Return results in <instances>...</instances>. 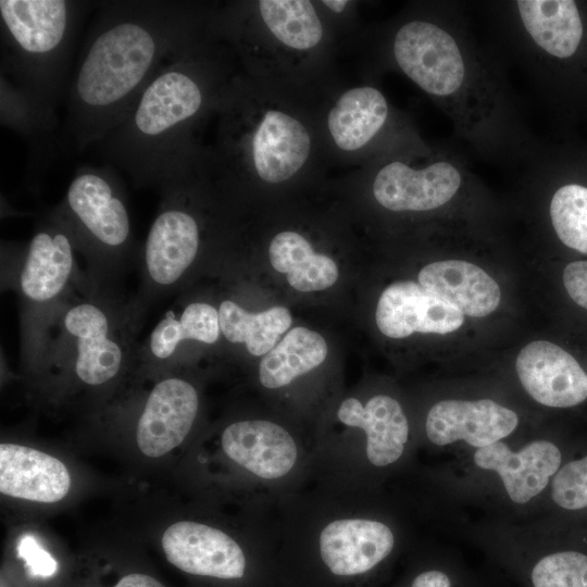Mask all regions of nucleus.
<instances>
[{
	"instance_id": "obj_19",
	"label": "nucleus",
	"mask_w": 587,
	"mask_h": 587,
	"mask_svg": "<svg viewBox=\"0 0 587 587\" xmlns=\"http://www.w3.org/2000/svg\"><path fill=\"white\" fill-rule=\"evenodd\" d=\"M71 487L67 467L57 458L26 446L0 445L2 495L42 503L62 500Z\"/></svg>"
},
{
	"instance_id": "obj_21",
	"label": "nucleus",
	"mask_w": 587,
	"mask_h": 587,
	"mask_svg": "<svg viewBox=\"0 0 587 587\" xmlns=\"http://www.w3.org/2000/svg\"><path fill=\"white\" fill-rule=\"evenodd\" d=\"M337 416L347 426L366 434V455L376 466L389 465L402 455L409 424L400 403L385 395L372 397L365 405L355 398L340 404Z\"/></svg>"
},
{
	"instance_id": "obj_29",
	"label": "nucleus",
	"mask_w": 587,
	"mask_h": 587,
	"mask_svg": "<svg viewBox=\"0 0 587 587\" xmlns=\"http://www.w3.org/2000/svg\"><path fill=\"white\" fill-rule=\"evenodd\" d=\"M532 587H587V554L564 550L538 559L528 572Z\"/></svg>"
},
{
	"instance_id": "obj_34",
	"label": "nucleus",
	"mask_w": 587,
	"mask_h": 587,
	"mask_svg": "<svg viewBox=\"0 0 587 587\" xmlns=\"http://www.w3.org/2000/svg\"><path fill=\"white\" fill-rule=\"evenodd\" d=\"M114 587H164L159 580L147 574L132 573L122 577Z\"/></svg>"
},
{
	"instance_id": "obj_3",
	"label": "nucleus",
	"mask_w": 587,
	"mask_h": 587,
	"mask_svg": "<svg viewBox=\"0 0 587 587\" xmlns=\"http://www.w3.org/2000/svg\"><path fill=\"white\" fill-rule=\"evenodd\" d=\"M199 65L190 45L151 78L124 120L93 145L134 186L160 190L197 170L190 133L208 101Z\"/></svg>"
},
{
	"instance_id": "obj_30",
	"label": "nucleus",
	"mask_w": 587,
	"mask_h": 587,
	"mask_svg": "<svg viewBox=\"0 0 587 587\" xmlns=\"http://www.w3.org/2000/svg\"><path fill=\"white\" fill-rule=\"evenodd\" d=\"M553 501L566 510L587 507V455L558 470L552 479Z\"/></svg>"
},
{
	"instance_id": "obj_16",
	"label": "nucleus",
	"mask_w": 587,
	"mask_h": 587,
	"mask_svg": "<svg viewBox=\"0 0 587 587\" xmlns=\"http://www.w3.org/2000/svg\"><path fill=\"white\" fill-rule=\"evenodd\" d=\"M395 537L384 523L365 519L337 520L320 535V553L325 565L337 576L363 574L392 551Z\"/></svg>"
},
{
	"instance_id": "obj_25",
	"label": "nucleus",
	"mask_w": 587,
	"mask_h": 587,
	"mask_svg": "<svg viewBox=\"0 0 587 587\" xmlns=\"http://www.w3.org/2000/svg\"><path fill=\"white\" fill-rule=\"evenodd\" d=\"M327 355V344L316 332L298 326L267 352L259 366L266 388H279L319 366Z\"/></svg>"
},
{
	"instance_id": "obj_20",
	"label": "nucleus",
	"mask_w": 587,
	"mask_h": 587,
	"mask_svg": "<svg viewBox=\"0 0 587 587\" xmlns=\"http://www.w3.org/2000/svg\"><path fill=\"white\" fill-rule=\"evenodd\" d=\"M419 283L463 315L483 317L494 312L501 299L497 282L482 267L464 260H442L424 266Z\"/></svg>"
},
{
	"instance_id": "obj_7",
	"label": "nucleus",
	"mask_w": 587,
	"mask_h": 587,
	"mask_svg": "<svg viewBox=\"0 0 587 587\" xmlns=\"http://www.w3.org/2000/svg\"><path fill=\"white\" fill-rule=\"evenodd\" d=\"M191 175L160 189L161 203L143 247V268L150 285L168 289L195 262L200 225L187 205Z\"/></svg>"
},
{
	"instance_id": "obj_6",
	"label": "nucleus",
	"mask_w": 587,
	"mask_h": 587,
	"mask_svg": "<svg viewBox=\"0 0 587 587\" xmlns=\"http://www.w3.org/2000/svg\"><path fill=\"white\" fill-rule=\"evenodd\" d=\"M471 170L455 154L441 153L413 166L402 160L383 165L372 191L383 208L392 212H429L451 204L472 180Z\"/></svg>"
},
{
	"instance_id": "obj_26",
	"label": "nucleus",
	"mask_w": 587,
	"mask_h": 587,
	"mask_svg": "<svg viewBox=\"0 0 587 587\" xmlns=\"http://www.w3.org/2000/svg\"><path fill=\"white\" fill-rule=\"evenodd\" d=\"M218 316L223 336L229 342L245 344L253 355L270 352L292 322L289 310L284 307L251 313L232 300L221 302Z\"/></svg>"
},
{
	"instance_id": "obj_13",
	"label": "nucleus",
	"mask_w": 587,
	"mask_h": 587,
	"mask_svg": "<svg viewBox=\"0 0 587 587\" xmlns=\"http://www.w3.org/2000/svg\"><path fill=\"white\" fill-rule=\"evenodd\" d=\"M196 388L186 379L167 377L150 391L136 427L139 450L160 458L179 446L189 434L198 412Z\"/></svg>"
},
{
	"instance_id": "obj_24",
	"label": "nucleus",
	"mask_w": 587,
	"mask_h": 587,
	"mask_svg": "<svg viewBox=\"0 0 587 587\" xmlns=\"http://www.w3.org/2000/svg\"><path fill=\"white\" fill-rule=\"evenodd\" d=\"M221 334L218 309L195 301L180 311H167L150 334L148 349L159 361L171 359L184 341L212 345Z\"/></svg>"
},
{
	"instance_id": "obj_14",
	"label": "nucleus",
	"mask_w": 587,
	"mask_h": 587,
	"mask_svg": "<svg viewBox=\"0 0 587 587\" xmlns=\"http://www.w3.org/2000/svg\"><path fill=\"white\" fill-rule=\"evenodd\" d=\"M516 413L490 399L442 400L426 419L428 439L437 446L464 440L477 449L500 441L517 426Z\"/></svg>"
},
{
	"instance_id": "obj_15",
	"label": "nucleus",
	"mask_w": 587,
	"mask_h": 587,
	"mask_svg": "<svg viewBox=\"0 0 587 587\" xmlns=\"http://www.w3.org/2000/svg\"><path fill=\"white\" fill-rule=\"evenodd\" d=\"M559 448L548 440H536L519 451L502 441L477 449L474 462L484 470L496 472L515 503H526L548 485L561 464Z\"/></svg>"
},
{
	"instance_id": "obj_23",
	"label": "nucleus",
	"mask_w": 587,
	"mask_h": 587,
	"mask_svg": "<svg viewBox=\"0 0 587 587\" xmlns=\"http://www.w3.org/2000/svg\"><path fill=\"white\" fill-rule=\"evenodd\" d=\"M268 257L273 268L286 274L288 284L298 291L324 290L338 279L334 260L315 253L310 242L296 232L278 233L271 241Z\"/></svg>"
},
{
	"instance_id": "obj_4",
	"label": "nucleus",
	"mask_w": 587,
	"mask_h": 587,
	"mask_svg": "<svg viewBox=\"0 0 587 587\" xmlns=\"http://www.w3.org/2000/svg\"><path fill=\"white\" fill-rule=\"evenodd\" d=\"M98 2L1 0V78L57 124L75 38Z\"/></svg>"
},
{
	"instance_id": "obj_10",
	"label": "nucleus",
	"mask_w": 587,
	"mask_h": 587,
	"mask_svg": "<svg viewBox=\"0 0 587 587\" xmlns=\"http://www.w3.org/2000/svg\"><path fill=\"white\" fill-rule=\"evenodd\" d=\"M161 542L167 561L186 573L222 579L243 576V551L221 529L179 521L167 527Z\"/></svg>"
},
{
	"instance_id": "obj_31",
	"label": "nucleus",
	"mask_w": 587,
	"mask_h": 587,
	"mask_svg": "<svg viewBox=\"0 0 587 587\" xmlns=\"http://www.w3.org/2000/svg\"><path fill=\"white\" fill-rule=\"evenodd\" d=\"M18 555L25 560L28 572L34 576L49 577L58 570L57 561L30 535L21 538Z\"/></svg>"
},
{
	"instance_id": "obj_22",
	"label": "nucleus",
	"mask_w": 587,
	"mask_h": 587,
	"mask_svg": "<svg viewBox=\"0 0 587 587\" xmlns=\"http://www.w3.org/2000/svg\"><path fill=\"white\" fill-rule=\"evenodd\" d=\"M385 96L370 86L344 92L327 116V127L336 146L354 151L370 142L388 120Z\"/></svg>"
},
{
	"instance_id": "obj_27",
	"label": "nucleus",
	"mask_w": 587,
	"mask_h": 587,
	"mask_svg": "<svg viewBox=\"0 0 587 587\" xmlns=\"http://www.w3.org/2000/svg\"><path fill=\"white\" fill-rule=\"evenodd\" d=\"M258 7L264 24L285 46L307 50L321 41L322 24L310 1L260 0Z\"/></svg>"
},
{
	"instance_id": "obj_8",
	"label": "nucleus",
	"mask_w": 587,
	"mask_h": 587,
	"mask_svg": "<svg viewBox=\"0 0 587 587\" xmlns=\"http://www.w3.org/2000/svg\"><path fill=\"white\" fill-rule=\"evenodd\" d=\"M62 324L72 344L74 372L80 382L100 386L117 376L127 351L104 305L93 300L77 302L67 309Z\"/></svg>"
},
{
	"instance_id": "obj_17",
	"label": "nucleus",
	"mask_w": 587,
	"mask_h": 587,
	"mask_svg": "<svg viewBox=\"0 0 587 587\" xmlns=\"http://www.w3.org/2000/svg\"><path fill=\"white\" fill-rule=\"evenodd\" d=\"M246 141L255 173L272 184L295 175L307 161L311 148L310 135L303 124L275 110L263 114Z\"/></svg>"
},
{
	"instance_id": "obj_33",
	"label": "nucleus",
	"mask_w": 587,
	"mask_h": 587,
	"mask_svg": "<svg viewBox=\"0 0 587 587\" xmlns=\"http://www.w3.org/2000/svg\"><path fill=\"white\" fill-rule=\"evenodd\" d=\"M411 587H454V579L444 570L430 569L417 574Z\"/></svg>"
},
{
	"instance_id": "obj_5",
	"label": "nucleus",
	"mask_w": 587,
	"mask_h": 587,
	"mask_svg": "<svg viewBox=\"0 0 587 587\" xmlns=\"http://www.w3.org/2000/svg\"><path fill=\"white\" fill-rule=\"evenodd\" d=\"M111 164L83 165L55 211L70 226L77 247L100 257H117L132 243V226L122 182Z\"/></svg>"
},
{
	"instance_id": "obj_11",
	"label": "nucleus",
	"mask_w": 587,
	"mask_h": 587,
	"mask_svg": "<svg viewBox=\"0 0 587 587\" xmlns=\"http://www.w3.org/2000/svg\"><path fill=\"white\" fill-rule=\"evenodd\" d=\"M515 369L526 392L544 405L570 408L587 399V373L555 344H527L517 354Z\"/></svg>"
},
{
	"instance_id": "obj_35",
	"label": "nucleus",
	"mask_w": 587,
	"mask_h": 587,
	"mask_svg": "<svg viewBox=\"0 0 587 587\" xmlns=\"http://www.w3.org/2000/svg\"><path fill=\"white\" fill-rule=\"evenodd\" d=\"M323 3L336 13H341L348 4L346 0H325Z\"/></svg>"
},
{
	"instance_id": "obj_32",
	"label": "nucleus",
	"mask_w": 587,
	"mask_h": 587,
	"mask_svg": "<svg viewBox=\"0 0 587 587\" xmlns=\"http://www.w3.org/2000/svg\"><path fill=\"white\" fill-rule=\"evenodd\" d=\"M563 284L572 300L587 310V261L569 263L563 271Z\"/></svg>"
},
{
	"instance_id": "obj_18",
	"label": "nucleus",
	"mask_w": 587,
	"mask_h": 587,
	"mask_svg": "<svg viewBox=\"0 0 587 587\" xmlns=\"http://www.w3.org/2000/svg\"><path fill=\"white\" fill-rule=\"evenodd\" d=\"M222 448L234 462L266 479L288 474L298 455L290 434L282 426L263 420L228 425L222 434Z\"/></svg>"
},
{
	"instance_id": "obj_28",
	"label": "nucleus",
	"mask_w": 587,
	"mask_h": 587,
	"mask_svg": "<svg viewBox=\"0 0 587 587\" xmlns=\"http://www.w3.org/2000/svg\"><path fill=\"white\" fill-rule=\"evenodd\" d=\"M549 217L562 243L587 254L586 186L571 183L557 188L549 202Z\"/></svg>"
},
{
	"instance_id": "obj_2",
	"label": "nucleus",
	"mask_w": 587,
	"mask_h": 587,
	"mask_svg": "<svg viewBox=\"0 0 587 587\" xmlns=\"http://www.w3.org/2000/svg\"><path fill=\"white\" fill-rule=\"evenodd\" d=\"M391 49L401 72L439 103L458 136L477 152L490 158L529 152L499 63L453 5L437 18L403 23Z\"/></svg>"
},
{
	"instance_id": "obj_1",
	"label": "nucleus",
	"mask_w": 587,
	"mask_h": 587,
	"mask_svg": "<svg viewBox=\"0 0 587 587\" xmlns=\"http://www.w3.org/2000/svg\"><path fill=\"white\" fill-rule=\"evenodd\" d=\"M193 24L180 1L98 2L67 88L63 136L76 150L124 120L151 78L191 45Z\"/></svg>"
},
{
	"instance_id": "obj_9",
	"label": "nucleus",
	"mask_w": 587,
	"mask_h": 587,
	"mask_svg": "<svg viewBox=\"0 0 587 587\" xmlns=\"http://www.w3.org/2000/svg\"><path fill=\"white\" fill-rule=\"evenodd\" d=\"M76 249L70 226L53 209L28 242L18 279L23 297L33 304L59 297L74 274Z\"/></svg>"
},
{
	"instance_id": "obj_12",
	"label": "nucleus",
	"mask_w": 587,
	"mask_h": 587,
	"mask_svg": "<svg viewBox=\"0 0 587 587\" xmlns=\"http://www.w3.org/2000/svg\"><path fill=\"white\" fill-rule=\"evenodd\" d=\"M375 317L378 329L390 338L448 334L464 323L457 308L412 280L389 285L378 299Z\"/></svg>"
}]
</instances>
